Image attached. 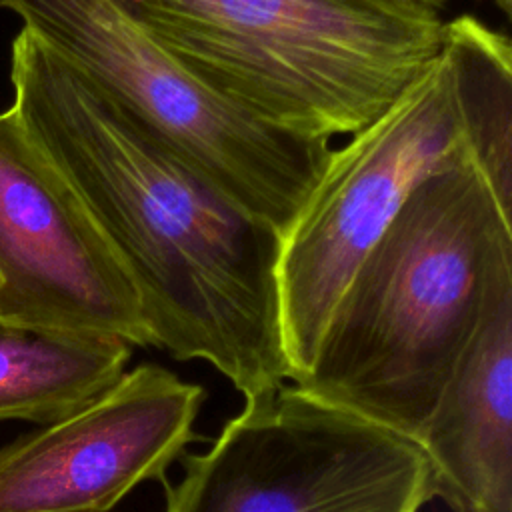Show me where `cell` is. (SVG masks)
Instances as JSON below:
<instances>
[{
    "instance_id": "2",
    "label": "cell",
    "mask_w": 512,
    "mask_h": 512,
    "mask_svg": "<svg viewBox=\"0 0 512 512\" xmlns=\"http://www.w3.org/2000/svg\"><path fill=\"white\" fill-rule=\"evenodd\" d=\"M510 216L474 158L422 180L352 274L294 384L416 442L494 272L512 260Z\"/></svg>"
},
{
    "instance_id": "9",
    "label": "cell",
    "mask_w": 512,
    "mask_h": 512,
    "mask_svg": "<svg viewBox=\"0 0 512 512\" xmlns=\"http://www.w3.org/2000/svg\"><path fill=\"white\" fill-rule=\"evenodd\" d=\"M416 442L452 512H512V260L494 272Z\"/></svg>"
},
{
    "instance_id": "12",
    "label": "cell",
    "mask_w": 512,
    "mask_h": 512,
    "mask_svg": "<svg viewBox=\"0 0 512 512\" xmlns=\"http://www.w3.org/2000/svg\"><path fill=\"white\" fill-rule=\"evenodd\" d=\"M496 6L504 12V14H510V6H512V0H494Z\"/></svg>"
},
{
    "instance_id": "6",
    "label": "cell",
    "mask_w": 512,
    "mask_h": 512,
    "mask_svg": "<svg viewBox=\"0 0 512 512\" xmlns=\"http://www.w3.org/2000/svg\"><path fill=\"white\" fill-rule=\"evenodd\" d=\"M432 498L418 442L280 384L184 458L166 512H418Z\"/></svg>"
},
{
    "instance_id": "11",
    "label": "cell",
    "mask_w": 512,
    "mask_h": 512,
    "mask_svg": "<svg viewBox=\"0 0 512 512\" xmlns=\"http://www.w3.org/2000/svg\"><path fill=\"white\" fill-rule=\"evenodd\" d=\"M442 54L482 168L502 206L512 212V50L508 36L472 14L446 20Z\"/></svg>"
},
{
    "instance_id": "8",
    "label": "cell",
    "mask_w": 512,
    "mask_h": 512,
    "mask_svg": "<svg viewBox=\"0 0 512 512\" xmlns=\"http://www.w3.org/2000/svg\"><path fill=\"white\" fill-rule=\"evenodd\" d=\"M202 388L140 364L74 414L0 448V512H106L162 480L194 438Z\"/></svg>"
},
{
    "instance_id": "13",
    "label": "cell",
    "mask_w": 512,
    "mask_h": 512,
    "mask_svg": "<svg viewBox=\"0 0 512 512\" xmlns=\"http://www.w3.org/2000/svg\"><path fill=\"white\" fill-rule=\"evenodd\" d=\"M436 2H440V4H444V6H446L450 0H436Z\"/></svg>"
},
{
    "instance_id": "1",
    "label": "cell",
    "mask_w": 512,
    "mask_h": 512,
    "mask_svg": "<svg viewBox=\"0 0 512 512\" xmlns=\"http://www.w3.org/2000/svg\"><path fill=\"white\" fill-rule=\"evenodd\" d=\"M12 108L128 274L152 346L206 360L244 398L290 380L280 234L24 28Z\"/></svg>"
},
{
    "instance_id": "3",
    "label": "cell",
    "mask_w": 512,
    "mask_h": 512,
    "mask_svg": "<svg viewBox=\"0 0 512 512\" xmlns=\"http://www.w3.org/2000/svg\"><path fill=\"white\" fill-rule=\"evenodd\" d=\"M204 86L280 132L352 136L444 44L436 0H126Z\"/></svg>"
},
{
    "instance_id": "10",
    "label": "cell",
    "mask_w": 512,
    "mask_h": 512,
    "mask_svg": "<svg viewBox=\"0 0 512 512\" xmlns=\"http://www.w3.org/2000/svg\"><path fill=\"white\" fill-rule=\"evenodd\" d=\"M132 346L0 320V422L62 420L110 390Z\"/></svg>"
},
{
    "instance_id": "5",
    "label": "cell",
    "mask_w": 512,
    "mask_h": 512,
    "mask_svg": "<svg viewBox=\"0 0 512 512\" xmlns=\"http://www.w3.org/2000/svg\"><path fill=\"white\" fill-rule=\"evenodd\" d=\"M468 158L470 136L442 52L386 112L330 150L280 234L278 294L292 382L308 374L344 288L412 190Z\"/></svg>"
},
{
    "instance_id": "4",
    "label": "cell",
    "mask_w": 512,
    "mask_h": 512,
    "mask_svg": "<svg viewBox=\"0 0 512 512\" xmlns=\"http://www.w3.org/2000/svg\"><path fill=\"white\" fill-rule=\"evenodd\" d=\"M94 90L176 148L278 234L312 190L330 142L270 128L192 76L126 0H0Z\"/></svg>"
},
{
    "instance_id": "7",
    "label": "cell",
    "mask_w": 512,
    "mask_h": 512,
    "mask_svg": "<svg viewBox=\"0 0 512 512\" xmlns=\"http://www.w3.org/2000/svg\"><path fill=\"white\" fill-rule=\"evenodd\" d=\"M0 320L152 346L128 274L12 106L0 112Z\"/></svg>"
}]
</instances>
